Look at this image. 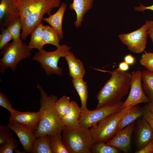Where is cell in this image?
<instances>
[{
  "label": "cell",
  "mask_w": 153,
  "mask_h": 153,
  "mask_svg": "<svg viewBox=\"0 0 153 153\" xmlns=\"http://www.w3.org/2000/svg\"><path fill=\"white\" fill-rule=\"evenodd\" d=\"M71 48V47L64 44L52 52H47L43 49L36 53L32 59L40 63L41 67L48 76L61 75L63 74V70L58 66V61L61 57H65L70 52Z\"/></svg>",
  "instance_id": "6"
},
{
  "label": "cell",
  "mask_w": 153,
  "mask_h": 153,
  "mask_svg": "<svg viewBox=\"0 0 153 153\" xmlns=\"http://www.w3.org/2000/svg\"><path fill=\"white\" fill-rule=\"evenodd\" d=\"M65 58L68 66L70 76L73 79L83 78L86 70L82 63L71 52Z\"/></svg>",
  "instance_id": "19"
},
{
  "label": "cell",
  "mask_w": 153,
  "mask_h": 153,
  "mask_svg": "<svg viewBox=\"0 0 153 153\" xmlns=\"http://www.w3.org/2000/svg\"><path fill=\"white\" fill-rule=\"evenodd\" d=\"M136 121L127 126L116 133L106 143L125 153H128L131 146V139Z\"/></svg>",
  "instance_id": "11"
},
{
  "label": "cell",
  "mask_w": 153,
  "mask_h": 153,
  "mask_svg": "<svg viewBox=\"0 0 153 153\" xmlns=\"http://www.w3.org/2000/svg\"><path fill=\"white\" fill-rule=\"evenodd\" d=\"M55 8L52 6H47L37 10L27 16L22 21L21 39L25 40L33 29L42 22L44 14L51 15L52 11Z\"/></svg>",
  "instance_id": "12"
},
{
  "label": "cell",
  "mask_w": 153,
  "mask_h": 153,
  "mask_svg": "<svg viewBox=\"0 0 153 153\" xmlns=\"http://www.w3.org/2000/svg\"><path fill=\"white\" fill-rule=\"evenodd\" d=\"M44 38L45 44H51L57 48L61 46L60 42L61 40L57 32L50 26H44Z\"/></svg>",
  "instance_id": "27"
},
{
  "label": "cell",
  "mask_w": 153,
  "mask_h": 153,
  "mask_svg": "<svg viewBox=\"0 0 153 153\" xmlns=\"http://www.w3.org/2000/svg\"><path fill=\"white\" fill-rule=\"evenodd\" d=\"M148 25L147 32L148 34L150 37L153 44V20H148Z\"/></svg>",
  "instance_id": "38"
},
{
  "label": "cell",
  "mask_w": 153,
  "mask_h": 153,
  "mask_svg": "<svg viewBox=\"0 0 153 153\" xmlns=\"http://www.w3.org/2000/svg\"><path fill=\"white\" fill-rule=\"evenodd\" d=\"M61 133L63 143L69 153H91L93 143L89 129L79 126H64Z\"/></svg>",
  "instance_id": "3"
},
{
  "label": "cell",
  "mask_w": 153,
  "mask_h": 153,
  "mask_svg": "<svg viewBox=\"0 0 153 153\" xmlns=\"http://www.w3.org/2000/svg\"><path fill=\"white\" fill-rule=\"evenodd\" d=\"M143 114V107H140L138 104L130 107L120 120L116 134L127 126L142 116Z\"/></svg>",
  "instance_id": "20"
},
{
  "label": "cell",
  "mask_w": 153,
  "mask_h": 153,
  "mask_svg": "<svg viewBox=\"0 0 153 153\" xmlns=\"http://www.w3.org/2000/svg\"><path fill=\"white\" fill-rule=\"evenodd\" d=\"M15 0H0V29L7 27L13 19L20 17L19 10L15 3Z\"/></svg>",
  "instance_id": "15"
},
{
  "label": "cell",
  "mask_w": 153,
  "mask_h": 153,
  "mask_svg": "<svg viewBox=\"0 0 153 153\" xmlns=\"http://www.w3.org/2000/svg\"><path fill=\"white\" fill-rule=\"evenodd\" d=\"M20 39L13 40L1 50L0 59V72L3 73L8 68L12 71H16L19 63L22 60L30 57L32 49Z\"/></svg>",
  "instance_id": "4"
},
{
  "label": "cell",
  "mask_w": 153,
  "mask_h": 153,
  "mask_svg": "<svg viewBox=\"0 0 153 153\" xmlns=\"http://www.w3.org/2000/svg\"><path fill=\"white\" fill-rule=\"evenodd\" d=\"M142 86L145 95L153 102V73L148 70L142 72Z\"/></svg>",
  "instance_id": "25"
},
{
  "label": "cell",
  "mask_w": 153,
  "mask_h": 153,
  "mask_svg": "<svg viewBox=\"0 0 153 153\" xmlns=\"http://www.w3.org/2000/svg\"><path fill=\"white\" fill-rule=\"evenodd\" d=\"M143 107V116L148 123L153 132V102L148 103Z\"/></svg>",
  "instance_id": "32"
},
{
  "label": "cell",
  "mask_w": 153,
  "mask_h": 153,
  "mask_svg": "<svg viewBox=\"0 0 153 153\" xmlns=\"http://www.w3.org/2000/svg\"><path fill=\"white\" fill-rule=\"evenodd\" d=\"M7 126L17 135L24 152H31L36 139L35 132L25 126L14 122H9Z\"/></svg>",
  "instance_id": "13"
},
{
  "label": "cell",
  "mask_w": 153,
  "mask_h": 153,
  "mask_svg": "<svg viewBox=\"0 0 153 153\" xmlns=\"http://www.w3.org/2000/svg\"><path fill=\"white\" fill-rule=\"evenodd\" d=\"M120 150L101 142L93 143L90 148L91 153H118Z\"/></svg>",
  "instance_id": "28"
},
{
  "label": "cell",
  "mask_w": 153,
  "mask_h": 153,
  "mask_svg": "<svg viewBox=\"0 0 153 153\" xmlns=\"http://www.w3.org/2000/svg\"><path fill=\"white\" fill-rule=\"evenodd\" d=\"M135 10L139 11H144L147 9L153 11V5L148 6H145L143 5L142 3L139 6H136L134 8Z\"/></svg>",
  "instance_id": "40"
},
{
  "label": "cell",
  "mask_w": 153,
  "mask_h": 153,
  "mask_svg": "<svg viewBox=\"0 0 153 153\" xmlns=\"http://www.w3.org/2000/svg\"><path fill=\"white\" fill-rule=\"evenodd\" d=\"M142 117L137 124L136 131V141L138 150L144 147L153 140V131L148 123Z\"/></svg>",
  "instance_id": "16"
},
{
  "label": "cell",
  "mask_w": 153,
  "mask_h": 153,
  "mask_svg": "<svg viewBox=\"0 0 153 153\" xmlns=\"http://www.w3.org/2000/svg\"><path fill=\"white\" fill-rule=\"evenodd\" d=\"M44 26L42 22L31 32V38L28 44L30 48L37 49L39 51L43 49L45 45L44 38Z\"/></svg>",
  "instance_id": "22"
},
{
  "label": "cell",
  "mask_w": 153,
  "mask_h": 153,
  "mask_svg": "<svg viewBox=\"0 0 153 153\" xmlns=\"http://www.w3.org/2000/svg\"><path fill=\"white\" fill-rule=\"evenodd\" d=\"M123 101L106 104L93 110H81L79 120V126L89 129L107 116L121 110Z\"/></svg>",
  "instance_id": "7"
},
{
  "label": "cell",
  "mask_w": 153,
  "mask_h": 153,
  "mask_svg": "<svg viewBox=\"0 0 153 153\" xmlns=\"http://www.w3.org/2000/svg\"><path fill=\"white\" fill-rule=\"evenodd\" d=\"M61 133L48 135L53 153H69L63 143Z\"/></svg>",
  "instance_id": "26"
},
{
  "label": "cell",
  "mask_w": 153,
  "mask_h": 153,
  "mask_svg": "<svg viewBox=\"0 0 153 153\" xmlns=\"http://www.w3.org/2000/svg\"><path fill=\"white\" fill-rule=\"evenodd\" d=\"M37 87L40 95L41 117L38 127L35 131L36 138L61 132L64 125L56 108L58 97L55 95H48L40 84L37 85Z\"/></svg>",
  "instance_id": "1"
},
{
  "label": "cell",
  "mask_w": 153,
  "mask_h": 153,
  "mask_svg": "<svg viewBox=\"0 0 153 153\" xmlns=\"http://www.w3.org/2000/svg\"><path fill=\"white\" fill-rule=\"evenodd\" d=\"M41 112H21L14 110L10 113L9 122H14L23 124L35 132L40 120Z\"/></svg>",
  "instance_id": "14"
},
{
  "label": "cell",
  "mask_w": 153,
  "mask_h": 153,
  "mask_svg": "<svg viewBox=\"0 0 153 153\" xmlns=\"http://www.w3.org/2000/svg\"><path fill=\"white\" fill-rule=\"evenodd\" d=\"M111 73L110 78L96 95L98 103L96 109L108 104L119 102L128 93L131 79V73L118 68Z\"/></svg>",
  "instance_id": "2"
},
{
  "label": "cell",
  "mask_w": 153,
  "mask_h": 153,
  "mask_svg": "<svg viewBox=\"0 0 153 153\" xmlns=\"http://www.w3.org/2000/svg\"><path fill=\"white\" fill-rule=\"evenodd\" d=\"M18 146L16 140L13 137L8 142L0 145V153H12Z\"/></svg>",
  "instance_id": "33"
},
{
  "label": "cell",
  "mask_w": 153,
  "mask_h": 153,
  "mask_svg": "<svg viewBox=\"0 0 153 153\" xmlns=\"http://www.w3.org/2000/svg\"><path fill=\"white\" fill-rule=\"evenodd\" d=\"M15 3L19 10L22 22L33 12L43 7L52 6L59 8L61 0H15Z\"/></svg>",
  "instance_id": "10"
},
{
  "label": "cell",
  "mask_w": 153,
  "mask_h": 153,
  "mask_svg": "<svg viewBox=\"0 0 153 153\" xmlns=\"http://www.w3.org/2000/svg\"><path fill=\"white\" fill-rule=\"evenodd\" d=\"M72 82L80 97L81 104V110L87 109L86 105L88 95L87 82H85L83 78L73 79Z\"/></svg>",
  "instance_id": "23"
},
{
  "label": "cell",
  "mask_w": 153,
  "mask_h": 153,
  "mask_svg": "<svg viewBox=\"0 0 153 153\" xmlns=\"http://www.w3.org/2000/svg\"><path fill=\"white\" fill-rule=\"evenodd\" d=\"M14 150L16 153H23L21 152L19 150H18L16 149V148H15Z\"/></svg>",
  "instance_id": "42"
},
{
  "label": "cell",
  "mask_w": 153,
  "mask_h": 153,
  "mask_svg": "<svg viewBox=\"0 0 153 153\" xmlns=\"http://www.w3.org/2000/svg\"><path fill=\"white\" fill-rule=\"evenodd\" d=\"M81 110V108L76 102L71 101L69 111L61 118L64 126L69 127L79 126V120Z\"/></svg>",
  "instance_id": "21"
},
{
  "label": "cell",
  "mask_w": 153,
  "mask_h": 153,
  "mask_svg": "<svg viewBox=\"0 0 153 153\" xmlns=\"http://www.w3.org/2000/svg\"><path fill=\"white\" fill-rule=\"evenodd\" d=\"M131 79L129 93L124 102L122 108L130 107L139 103L151 102L144 93L142 86V72L137 70L131 73Z\"/></svg>",
  "instance_id": "9"
},
{
  "label": "cell",
  "mask_w": 153,
  "mask_h": 153,
  "mask_svg": "<svg viewBox=\"0 0 153 153\" xmlns=\"http://www.w3.org/2000/svg\"><path fill=\"white\" fill-rule=\"evenodd\" d=\"M10 129L7 126L0 127V145L9 141L13 137Z\"/></svg>",
  "instance_id": "34"
},
{
  "label": "cell",
  "mask_w": 153,
  "mask_h": 153,
  "mask_svg": "<svg viewBox=\"0 0 153 153\" xmlns=\"http://www.w3.org/2000/svg\"><path fill=\"white\" fill-rule=\"evenodd\" d=\"M31 153H53L48 135L36 138L33 143Z\"/></svg>",
  "instance_id": "24"
},
{
  "label": "cell",
  "mask_w": 153,
  "mask_h": 153,
  "mask_svg": "<svg viewBox=\"0 0 153 153\" xmlns=\"http://www.w3.org/2000/svg\"><path fill=\"white\" fill-rule=\"evenodd\" d=\"M124 61L129 65H133L135 63V60L134 57L131 54L126 55L124 57Z\"/></svg>",
  "instance_id": "39"
},
{
  "label": "cell",
  "mask_w": 153,
  "mask_h": 153,
  "mask_svg": "<svg viewBox=\"0 0 153 153\" xmlns=\"http://www.w3.org/2000/svg\"><path fill=\"white\" fill-rule=\"evenodd\" d=\"M118 69L121 71H126L129 69V65L124 61L122 62L119 63Z\"/></svg>",
  "instance_id": "41"
},
{
  "label": "cell",
  "mask_w": 153,
  "mask_h": 153,
  "mask_svg": "<svg viewBox=\"0 0 153 153\" xmlns=\"http://www.w3.org/2000/svg\"><path fill=\"white\" fill-rule=\"evenodd\" d=\"M70 97L63 95L56 102V108L59 117L61 118L69 111L71 103Z\"/></svg>",
  "instance_id": "29"
},
{
  "label": "cell",
  "mask_w": 153,
  "mask_h": 153,
  "mask_svg": "<svg viewBox=\"0 0 153 153\" xmlns=\"http://www.w3.org/2000/svg\"><path fill=\"white\" fill-rule=\"evenodd\" d=\"M94 0H73L69 5L70 9L74 10L76 14V19L74 22L76 28L82 25L84 17L88 11L93 7Z\"/></svg>",
  "instance_id": "17"
},
{
  "label": "cell",
  "mask_w": 153,
  "mask_h": 153,
  "mask_svg": "<svg viewBox=\"0 0 153 153\" xmlns=\"http://www.w3.org/2000/svg\"><path fill=\"white\" fill-rule=\"evenodd\" d=\"M130 107L123 108L102 120L89 129L93 143H107L116 134L120 120Z\"/></svg>",
  "instance_id": "5"
},
{
  "label": "cell",
  "mask_w": 153,
  "mask_h": 153,
  "mask_svg": "<svg viewBox=\"0 0 153 153\" xmlns=\"http://www.w3.org/2000/svg\"><path fill=\"white\" fill-rule=\"evenodd\" d=\"M136 153H153V140L142 148L135 152Z\"/></svg>",
  "instance_id": "37"
},
{
  "label": "cell",
  "mask_w": 153,
  "mask_h": 153,
  "mask_svg": "<svg viewBox=\"0 0 153 153\" xmlns=\"http://www.w3.org/2000/svg\"><path fill=\"white\" fill-rule=\"evenodd\" d=\"M144 52L140 59V63L147 70L153 73V53Z\"/></svg>",
  "instance_id": "31"
},
{
  "label": "cell",
  "mask_w": 153,
  "mask_h": 153,
  "mask_svg": "<svg viewBox=\"0 0 153 153\" xmlns=\"http://www.w3.org/2000/svg\"><path fill=\"white\" fill-rule=\"evenodd\" d=\"M0 106L7 110L10 113L15 109L7 96L1 92H0Z\"/></svg>",
  "instance_id": "36"
},
{
  "label": "cell",
  "mask_w": 153,
  "mask_h": 153,
  "mask_svg": "<svg viewBox=\"0 0 153 153\" xmlns=\"http://www.w3.org/2000/svg\"><path fill=\"white\" fill-rule=\"evenodd\" d=\"M7 27L9 29L13 40L20 39V31L22 28V22L21 17L12 20L9 23Z\"/></svg>",
  "instance_id": "30"
},
{
  "label": "cell",
  "mask_w": 153,
  "mask_h": 153,
  "mask_svg": "<svg viewBox=\"0 0 153 153\" xmlns=\"http://www.w3.org/2000/svg\"><path fill=\"white\" fill-rule=\"evenodd\" d=\"M148 20L140 28L127 33L119 35L118 37L121 42L126 46L128 50L136 54L144 51L147 42L148 34Z\"/></svg>",
  "instance_id": "8"
},
{
  "label": "cell",
  "mask_w": 153,
  "mask_h": 153,
  "mask_svg": "<svg viewBox=\"0 0 153 153\" xmlns=\"http://www.w3.org/2000/svg\"><path fill=\"white\" fill-rule=\"evenodd\" d=\"M67 7V4L63 2L58 10L54 14H51L47 18H42V20L48 23L57 31L61 40H62L63 37L62 22Z\"/></svg>",
  "instance_id": "18"
},
{
  "label": "cell",
  "mask_w": 153,
  "mask_h": 153,
  "mask_svg": "<svg viewBox=\"0 0 153 153\" xmlns=\"http://www.w3.org/2000/svg\"><path fill=\"white\" fill-rule=\"evenodd\" d=\"M0 35V50H1L4 46L12 40H13L12 36L7 27L1 31Z\"/></svg>",
  "instance_id": "35"
}]
</instances>
